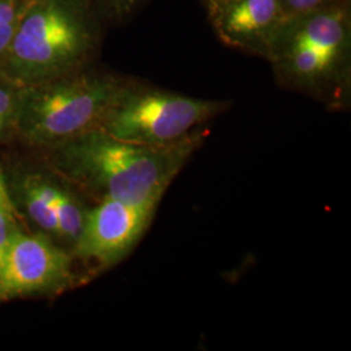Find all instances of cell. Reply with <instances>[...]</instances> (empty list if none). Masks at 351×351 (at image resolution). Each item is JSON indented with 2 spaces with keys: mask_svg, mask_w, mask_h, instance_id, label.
<instances>
[{
  "mask_svg": "<svg viewBox=\"0 0 351 351\" xmlns=\"http://www.w3.org/2000/svg\"><path fill=\"white\" fill-rule=\"evenodd\" d=\"M204 137L199 128L175 143L149 146L95 128L51 146L49 158L59 175L98 202L158 207Z\"/></svg>",
  "mask_w": 351,
  "mask_h": 351,
  "instance_id": "6da1fadb",
  "label": "cell"
},
{
  "mask_svg": "<svg viewBox=\"0 0 351 351\" xmlns=\"http://www.w3.org/2000/svg\"><path fill=\"white\" fill-rule=\"evenodd\" d=\"M265 60L282 88L346 107L351 84V0L285 17Z\"/></svg>",
  "mask_w": 351,
  "mask_h": 351,
  "instance_id": "7a4b0ae2",
  "label": "cell"
},
{
  "mask_svg": "<svg viewBox=\"0 0 351 351\" xmlns=\"http://www.w3.org/2000/svg\"><path fill=\"white\" fill-rule=\"evenodd\" d=\"M107 26L82 0H30L0 72L20 86L95 64Z\"/></svg>",
  "mask_w": 351,
  "mask_h": 351,
  "instance_id": "3957f363",
  "label": "cell"
},
{
  "mask_svg": "<svg viewBox=\"0 0 351 351\" xmlns=\"http://www.w3.org/2000/svg\"><path fill=\"white\" fill-rule=\"evenodd\" d=\"M128 77L95 66L23 86L14 136L49 149L99 128Z\"/></svg>",
  "mask_w": 351,
  "mask_h": 351,
  "instance_id": "277c9868",
  "label": "cell"
},
{
  "mask_svg": "<svg viewBox=\"0 0 351 351\" xmlns=\"http://www.w3.org/2000/svg\"><path fill=\"white\" fill-rule=\"evenodd\" d=\"M232 107L226 99H203L128 77L101 126L116 138L149 146L188 137Z\"/></svg>",
  "mask_w": 351,
  "mask_h": 351,
  "instance_id": "5b68a950",
  "label": "cell"
},
{
  "mask_svg": "<svg viewBox=\"0 0 351 351\" xmlns=\"http://www.w3.org/2000/svg\"><path fill=\"white\" fill-rule=\"evenodd\" d=\"M73 282L72 254L53 243L46 233H16L0 264V301L32 294H56Z\"/></svg>",
  "mask_w": 351,
  "mask_h": 351,
  "instance_id": "8992f818",
  "label": "cell"
},
{
  "mask_svg": "<svg viewBox=\"0 0 351 351\" xmlns=\"http://www.w3.org/2000/svg\"><path fill=\"white\" fill-rule=\"evenodd\" d=\"M158 207L104 199L88 210L82 230L72 246L73 256L95 271L124 261L150 228Z\"/></svg>",
  "mask_w": 351,
  "mask_h": 351,
  "instance_id": "52a82bcc",
  "label": "cell"
},
{
  "mask_svg": "<svg viewBox=\"0 0 351 351\" xmlns=\"http://www.w3.org/2000/svg\"><path fill=\"white\" fill-rule=\"evenodd\" d=\"M207 17L223 45L263 59L285 19L278 0H226Z\"/></svg>",
  "mask_w": 351,
  "mask_h": 351,
  "instance_id": "ba28073f",
  "label": "cell"
},
{
  "mask_svg": "<svg viewBox=\"0 0 351 351\" xmlns=\"http://www.w3.org/2000/svg\"><path fill=\"white\" fill-rule=\"evenodd\" d=\"M55 186L56 184L52 180L42 176H27L20 186L26 213L46 234L52 237H58Z\"/></svg>",
  "mask_w": 351,
  "mask_h": 351,
  "instance_id": "9c48e42d",
  "label": "cell"
},
{
  "mask_svg": "<svg viewBox=\"0 0 351 351\" xmlns=\"http://www.w3.org/2000/svg\"><path fill=\"white\" fill-rule=\"evenodd\" d=\"M88 210L75 194L56 184L55 186V213L58 220V239L75 245L78 239Z\"/></svg>",
  "mask_w": 351,
  "mask_h": 351,
  "instance_id": "30bf717a",
  "label": "cell"
},
{
  "mask_svg": "<svg viewBox=\"0 0 351 351\" xmlns=\"http://www.w3.org/2000/svg\"><path fill=\"white\" fill-rule=\"evenodd\" d=\"M107 27L126 24L149 0H82Z\"/></svg>",
  "mask_w": 351,
  "mask_h": 351,
  "instance_id": "8fae6325",
  "label": "cell"
},
{
  "mask_svg": "<svg viewBox=\"0 0 351 351\" xmlns=\"http://www.w3.org/2000/svg\"><path fill=\"white\" fill-rule=\"evenodd\" d=\"M21 88L0 72V141L14 136Z\"/></svg>",
  "mask_w": 351,
  "mask_h": 351,
  "instance_id": "7c38bea8",
  "label": "cell"
},
{
  "mask_svg": "<svg viewBox=\"0 0 351 351\" xmlns=\"http://www.w3.org/2000/svg\"><path fill=\"white\" fill-rule=\"evenodd\" d=\"M30 0H0V59L12 42Z\"/></svg>",
  "mask_w": 351,
  "mask_h": 351,
  "instance_id": "4fadbf2b",
  "label": "cell"
},
{
  "mask_svg": "<svg viewBox=\"0 0 351 351\" xmlns=\"http://www.w3.org/2000/svg\"><path fill=\"white\" fill-rule=\"evenodd\" d=\"M16 213L0 208V264L11 246L13 237L19 232Z\"/></svg>",
  "mask_w": 351,
  "mask_h": 351,
  "instance_id": "5bb4252c",
  "label": "cell"
},
{
  "mask_svg": "<svg viewBox=\"0 0 351 351\" xmlns=\"http://www.w3.org/2000/svg\"><path fill=\"white\" fill-rule=\"evenodd\" d=\"M284 17L311 12L324 7L341 3L343 0H278Z\"/></svg>",
  "mask_w": 351,
  "mask_h": 351,
  "instance_id": "9a60e30c",
  "label": "cell"
},
{
  "mask_svg": "<svg viewBox=\"0 0 351 351\" xmlns=\"http://www.w3.org/2000/svg\"><path fill=\"white\" fill-rule=\"evenodd\" d=\"M0 208L11 210V211L16 213V207H14L12 199H11L8 189L5 186V182H4L1 172H0Z\"/></svg>",
  "mask_w": 351,
  "mask_h": 351,
  "instance_id": "2e32d148",
  "label": "cell"
},
{
  "mask_svg": "<svg viewBox=\"0 0 351 351\" xmlns=\"http://www.w3.org/2000/svg\"><path fill=\"white\" fill-rule=\"evenodd\" d=\"M226 0H201L202 5L204 7L206 12H211L216 7H219L220 4H223Z\"/></svg>",
  "mask_w": 351,
  "mask_h": 351,
  "instance_id": "e0dca14e",
  "label": "cell"
}]
</instances>
